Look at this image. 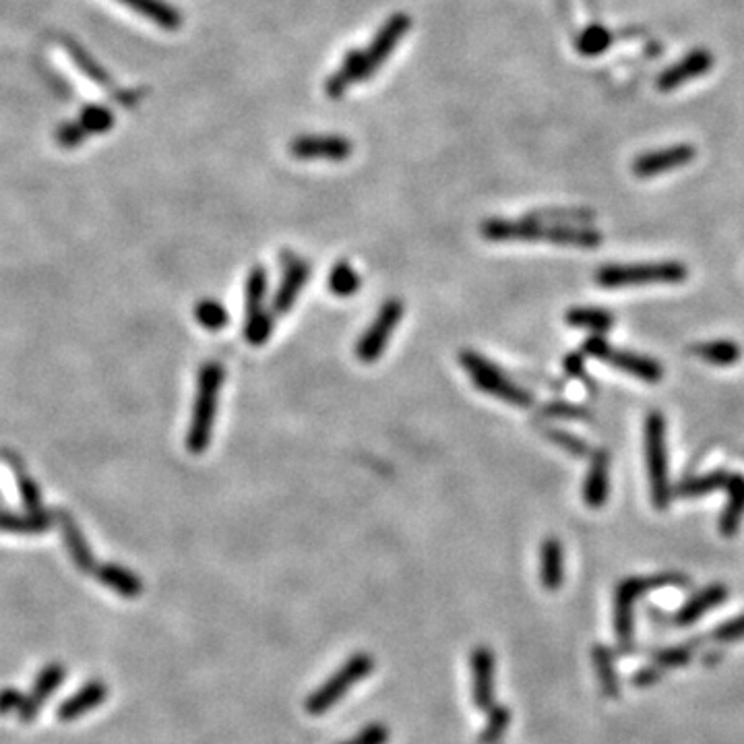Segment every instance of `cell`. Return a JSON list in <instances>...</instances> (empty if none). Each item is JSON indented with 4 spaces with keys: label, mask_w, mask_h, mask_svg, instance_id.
Segmentation results:
<instances>
[{
    "label": "cell",
    "mask_w": 744,
    "mask_h": 744,
    "mask_svg": "<svg viewBox=\"0 0 744 744\" xmlns=\"http://www.w3.org/2000/svg\"><path fill=\"white\" fill-rule=\"evenodd\" d=\"M645 457L651 486V503H654L658 511H664L674 499V494L668 478L666 420L660 412H651L645 418Z\"/></svg>",
    "instance_id": "3"
},
{
    "label": "cell",
    "mask_w": 744,
    "mask_h": 744,
    "mask_svg": "<svg viewBox=\"0 0 744 744\" xmlns=\"http://www.w3.org/2000/svg\"><path fill=\"white\" fill-rule=\"evenodd\" d=\"M19 488H21V496H23V503L29 511H38L40 509V488L38 484L27 478L25 474H19Z\"/></svg>",
    "instance_id": "43"
},
{
    "label": "cell",
    "mask_w": 744,
    "mask_h": 744,
    "mask_svg": "<svg viewBox=\"0 0 744 744\" xmlns=\"http://www.w3.org/2000/svg\"><path fill=\"white\" fill-rule=\"evenodd\" d=\"M695 158H697V149L693 145L689 143L672 145L666 149L639 155V158L633 162V174L639 178L660 176V174H666V172H672V170L691 164Z\"/></svg>",
    "instance_id": "10"
},
{
    "label": "cell",
    "mask_w": 744,
    "mask_h": 744,
    "mask_svg": "<svg viewBox=\"0 0 744 744\" xmlns=\"http://www.w3.org/2000/svg\"><path fill=\"white\" fill-rule=\"evenodd\" d=\"M546 224H565V226H585L594 220L592 211L585 209H542L532 213Z\"/></svg>",
    "instance_id": "36"
},
{
    "label": "cell",
    "mask_w": 744,
    "mask_h": 744,
    "mask_svg": "<svg viewBox=\"0 0 744 744\" xmlns=\"http://www.w3.org/2000/svg\"><path fill=\"white\" fill-rule=\"evenodd\" d=\"M565 581V550L556 538H546L540 546V583L548 592H556Z\"/></svg>",
    "instance_id": "20"
},
{
    "label": "cell",
    "mask_w": 744,
    "mask_h": 744,
    "mask_svg": "<svg viewBox=\"0 0 744 744\" xmlns=\"http://www.w3.org/2000/svg\"><path fill=\"white\" fill-rule=\"evenodd\" d=\"M666 674V670L662 668V666H658V664H651V666H647V668H641V670H637L635 672V676H633V685L635 687H639V689H645V687H654L656 685V682H660L662 680V676Z\"/></svg>",
    "instance_id": "45"
},
{
    "label": "cell",
    "mask_w": 744,
    "mask_h": 744,
    "mask_svg": "<svg viewBox=\"0 0 744 744\" xmlns=\"http://www.w3.org/2000/svg\"><path fill=\"white\" fill-rule=\"evenodd\" d=\"M269 288V273L265 267L255 265L251 273L246 275L244 284V308L246 315H255L265 310V296Z\"/></svg>",
    "instance_id": "27"
},
{
    "label": "cell",
    "mask_w": 744,
    "mask_h": 744,
    "mask_svg": "<svg viewBox=\"0 0 744 744\" xmlns=\"http://www.w3.org/2000/svg\"><path fill=\"white\" fill-rule=\"evenodd\" d=\"M284 263H286V271H284L282 282H279V286L275 290V296H273V302H271V310L275 315H286L288 313V310L296 304L300 292L304 290L308 277H310L308 261L298 259L292 253H284Z\"/></svg>",
    "instance_id": "12"
},
{
    "label": "cell",
    "mask_w": 744,
    "mask_h": 744,
    "mask_svg": "<svg viewBox=\"0 0 744 744\" xmlns=\"http://www.w3.org/2000/svg\"><path fill=\"white\" fill-rule=\"evenodd\" d=\"M60 525H62V536H65L67 550L73 558L75 567L83 573L96 571L98 565H96V561H93V554H91L81 530L77 527V523L67 513H60Z\"/></svg>",
    "instance_id": "25"
},
{
    "label": "cell",
    "mask_w": 744,
    "mask_h": 744,
    "mask_svg": "<svg viewBox=\"0 0 744 744\" xmlns=\"http://www.w3.org/2000/svg\"><path fill=\"white\" fill-rule=\"evenodd\" d=\"M612 42L614 36L610 34V29L604 25H589L577 36L575 48L581 56H600L612 46Z\"/></svg>",
    "instance_id": "31"
},
{
    "label": "cell",
    "mask_w": 744,
    "mask_h": 744,
    "mask_svg": "<svg viewBox=\"0 0 744 744\" xmlns=\"http://www.w3.org/2000/svg\"><path fill=\"white\" fill-rule=\"evenodd\" d=\"M65 676H67V668L58 664V662H52V664H48L40 670V674L36 676L34 687H31V691L25 695L23 705L17 711V718H19L21 724H31V722L38 720L44 703L62 685Z\"/></svg>",
    "instance_id": "11"
},
{
    "label": "cell",
    "mask_w": 744,
    "mask_h": 744,
    "mask_svg": "<svg viewBox=\"0 0 744 744\" xmlns=\"http://www.w3.org/2000/svg\"><path fill=\"white\" fill-rule=\"evenodd\" d=\"M403 319V302L399 298H389L372 321L368 329L356 341V358L364 364H372L385 354V348L397 325Z\"/></svg>",
    "instance_id": "7"
},
{
    "label": "cell",
    "mask_w": 744,
    "mask_h": 744,
    "mask_svg": "<svg viewBox=\"0 0 744 744\" xmlns=\"http://www.w3.org/2000/svg\"><path fill=\"white\" fill-rule=\"evenodd\" d=\"M726 492H728V501L720 517V534L724 538H732L738 532L740 521L744 517V476L730 474Z\"/></svg>",
    "instance_id": "23"
},
{
    "label": "cell",
    "mask_w": 744,
    "mask_h": 744,
    "mask_svg": "<svg viewBox=\"0 0 744 744\" xmlns=\"http://www.w3.org/2000/svg\"><path fill=\"white\" fill-rule=\"evenodd\" d=\"M713 641L718 643H734L744 639V614L728 620V623L720 625L716 631H713Z\"/></svg>",
    "instance_id": "42"
},
{
    "label": "cell",
    "mask_w": 744,
    "mask_h": 744,
    "mask_svg": "<svg viewBox=\"0 0 744 744\" xmlns=\"http://www.w3.org/2000/svg\"><path fill=\"white\" fill-rule=\"evenodd\" d=\"M693 643H685V645H676V647H668V649H662L660 654L656 656V664L662 666L664 670H672V668H682L687 666L693 658Z\"/></svg>",
    "instance_id": "37"
},
{
    "label": "cell",
    "mask_w": 744,
    "mask_h": 744,
    "mask_svg": "<svg viewBox=\"0 0 744 744\" xmlns=\"http://www.w3.org/2000/svg\"><path fill=\"white\" fill-rule=\"evenodd\" d=\"M459 364L472 377L474 387L488 393L490 397L511 403V406H517V408L534 406V395L530 391H525L523 387H519L517 383H513L499 366L492 364L482 354L472 352V350H463L459 354Z\"/></svg>",
    "instance_id": "2"
},
{
    "label": "cell",
    "mask_w": 744,
    "mask_h": 744,
    "mask_svg": "<svg viewBox=\"0 0 744 744\" xmlns=\"http://www.w3.org/2000/svg\"><path fill=\"white\" fill-rule=\"evenodd\" d=\"M362 81H366L364 79V50L352 48L350 52H346L344 58H341L337 71L325 79V93L331 100H339L354 83H362Z\"/></svg>",
    "instance_id": "16"
},
{
    "label": "cell",
    "mask_w": 744,
    "mask_h": 744,
    "mask_svg": "<svg viewBox=\"0 0 744 744\" xmlns=\"http://www.w3.org/2000/svg\"><path fill=\"white\" fill-rule=\"evenodd\" d=\"M195 319L201 327H205L207 331H220L228 325L230 317H228V310L222 302L217 300H211V298H205V300H199L195 304Z\"/></svg>",
    "instance_id": "34"
},
{
    "label": "cell",
    "mask_w": 744,
    "mask_h": 744,
    "mask_svg": "<svg viewBox=\"0 0 744 744\" xmlns=\"http://www.w3.org/2000/svg\"><path fill=\"white\" fill-rule=\"evenodd\" d=\"M695 354L701 356L705 362L718 364V366H732L742 356L738 344H734V341H728V339L705 341V344L695 346Z\"/></svg>",
    "instance_id": "32"
},
{
    "label": "cell",
    "mask_w": 744,
    "mask_h": 744,
    "mask_svg": "<svg viewBox=\"0 0 744 744\" xmlns=\"http://www.w3.org/2000/svg\"><path fill=\"white\" fill-rule=\"evenodd\" d=\"M689 579L678 573H662V575H651V577H631L620 581L616 587L614 600H625L635 604L643 594L654 592L660 587H687Z\"/></svg>",
    "instance_id": "17"
},
{
    "label": "cell",
    "mask_w": 744,
    "mask_h": 744,
    "mask_svg": "<svg viewBox=\"0 0 744 744\" xmlns=\"http://www.w3.org/2000/svg\"><path fill=\"white\" fill-rule=\"evenodd\" d=\"M23 699L25 695L13 687L0 689V716H11V713L17 716V711L23 705Z\"/></svg>",
    "instance_id": "44"
},
{
    "label": "cell",
    "mask_w": 744,
    "mask_h": 744,
    "mask_svg": "<svg viewBox=\"0 0 744 744\" xmlns=\"http://www.w3.org/2000/svg\"><path fill=\"white\" fill-rule=\"evenodd\" d=\"M567 323L577 329H589L594 333H606L614 327V317L604 308H592V306H579L571 308L567 313Z\"/></svg>",
    "instance_id": "29"
},
{
    "label": "cell",
    "mask_w": 744,
    "mask_h": 744,
    "mask_svg": "<svg viewBox=\"0 0 744 744\" xmlns=\"http://www.w3.org/2000/svg\"><path fill=\"white\" fill-rule=\"evenodd\" d=\"M594 658V668L600 680V687L608 699H618L620 697V680L614 664L612 651L606 645H596L592 651Z\"/></svg>",
    "instance_id": "26"
},
{
    "label": "cell",
    "mask_w": 744,
    "mask_h": 744,
    "mask_svg": "<svg viewBox=\"0 0 744 744\" xmlns=\"http://www.w3.org/2000/svg\"><path fill=\"white\" fill-rule=\"evenodd\" d=\"M583 354L587 356H594L618 370L623 372H629V375L645 381V383H658L662 381L664 377V368L660 362L651 360L647 356H639V354H633V352H625V350H616L612 348L608 341L594 333L592 337H587L583 341V348H581Z\"/></svg>",
    "instance_id": "6"
},
{
    "label": "cell",
    "mask_w": 744,
    "mask_h": 744,
    "mask_svg": "<svg viewBox=\"0 0 744 744\" xmlns=\"http://www.w3.org/2000/svg\"><path fill=\"white\" fill-rule=\"evenodd\" d=\"M728 478H730V474L724 472V470L709 472V474H703V476L689 478V480H685V482H680V484L672 490V494L676 496V499H695V496H703V494H707V492L726 488Z\"/></svg>",
    "instance_id": "28"
},
{
    "label": "cell",
    "mask_w": 744,
    "mask_h": 744,
    "mask_svg": "<svg viewBox=\"0 0 744 744\" xmlns=\"http://www.w3.org/2000/svg\"><path fill=\"white\" fill-rule=\"evenodd\" d=\"M387 740H389V728L381 722H375V724H368L358 734H354L352 738L339 744H387Z\"/></svg>",
    "instance_id": "41"
},
{
    "label": "cell",
    "mask_w": 744,
    "mask_h": 744,
    "mask_svg": "<svg viewBox=\"0 0 744 744\" xmlns=\"http://www.w3.org/2000/svg\"><path fill=\"white\" fill-rule=\"evenodd\" d=\"M372 670H375V660H372V656L354 654L331 678H327L313 695H308L304 703L308 716H323V713H327L335 703H339V699L354 685H358L362 678H366Z\"/></svg>",
    "instance_id": "5"
},
{
    "label": "cell",
    "mask_w": 744,
    "mask_h": 744,
    "mask_svg": "<svg viewBox=\"0 0 744 744\" xmlns=\"http://www.w3.org/2000/svg\"><path fill=\"white\" fill-rule=\"evenodd\" d=\"M52 523H54V515L42 509L29 511L23 515L0 513V532H5V534H19V536L44 534Z\"/></svg>",
    "instance_id": "24"
},
{
    "label": "cell",
    "mask_w": 744,
    "mask_h": 744,
    "mask_svg": "<svg viewBox=\"0 0 744 744\" xmlns=\"http://www.w3.org/2000/svg\"><path fill=\"white\" fill-rule=\"evenodd\" d=\"M288 151L294 160L302 162H344L352 158L354 143L341 135H300L290 141Z\"/></svg>",
    "instance_id": "9"
},
{
    "label": "cell",
    "mask_w": 744,
    "mask_h": 744,
    "mask_svg": "<svg viewBox=\"0 0 744 744\" xmlns=\"http://www.w3.org/2000/svg\"><path fill=\"white\" fill-rule=\"evenodd\" d=\"M546 418H565V420H592L589 412L569 401H550L542 408Z\"/></svg>",
    "instance_id": "39"
},
{
    "label": "cell",
    "mask_w": 744,
    "mask_h": 744,
    "mask_svg": "<svg viewBox=\"0 0 744 744\" xmlns=\"http://www.w3.org/2000/svg\"><path fill=\"white\" fill-rule=\"evenodd\" d=\"M412 27V17L408 13H393L383 27L377 31L375 38L364 50V79L368 81L379 69H383L389 56L395 52L399 42L406 38Z\"/></svg>",
    "instance_id": "8"
},
{
    "label": "cell",
    "mask_w": 744,
    "mask_h": 744,
    "mask_svg": "<svg viewBox=\"0 0 744 744\" xmlns=\"http://www.w3.org/2000/svg\"><path fill=\"white\" fill-rule=\"evenodd\" d=\"M511 724V711L507 705H492L488 709V718L484 724V730L478 734L480 744H499L501 738L507 734V728Z\"/></svg>",
    "instance_id": "33"
},
{
    "label": "cell",
    "mask_w": 744,
    "mask_h": 744,
    "mask_svg": "<svg viewBox=\"0 0 744 744\" xmlns=\"http://www.w3.org/2000/svg\"><path fill=\"white\" fill-rule=\"evenodd\" d=\"M226 381V370L222 362L209 360L201 366L197 375V397L193 406L189 434H186V449L193 455L207 451L213 434V424L217 420V406H220V393Z\"/></svg>",
    "instance_id": "1"
},
{
    "label": "cell",
    "mask_w": 744,
    "mask_h": 744,
    "mask_svg": "<svg viewBox=\"0 0 744 744\" xmlns=\"http://www.w3.org/2000/svg\"><path fill=\"white\" fill-rule=\"evenodd\" d=\"M472 701L478 709L488 711L494 705V654L480 645L472 651Z\"/></svg>",
    "instance_id": "14"
},
{
    "label": "cell",
    "mask_w": 744,
    "mask_h": 744,
    "mask_svg": "<svg viewBox=\"0 0 744 744\" xmlns=\"http://www.w3.org/2000/svg\"><path fill=\"white\" fill-rule=\"evenodd\" d=\"M327 288H329L331 294H335L339 298H350V296H354L362 288V279H360L358 271L352 267V263L339 261L329 271Z\"/></svg>",
    "instance_id": "30"
},
{
    "label": "cell",
    "mask_w": 744,
    "mask_h": 744,
    "mask_svg": "<svg viewBox=\"0 0 744 744\" xmlns=\"http://www.w3.org/2000/svg\"><path fill=\"white\" fill-rule=\"evenodd\" d=\"M608 468L610 455L606 449H600L592 455V465L583 484V501L587 507L600 509L608 501Z\"/></svg>",
    "instance_id": "19"
},
{
    "label": "cell",
    "mask_w": 744,
    "mask_h": 744,
    "mask_svg": "<svg viewBox=\"0 0 744 744\" xmlns=\"http://www.w3.org/2000/svg\"><path fill=\"white\" fill-rule=\"evenodd\" d=\"M108 699V685L104 680H89L77 693L58 705L56 716L60 722H75L91 709L100 707Z\"/></svg>",
    "instance_id": "15"
},
{
    "label": "cell",
    "mask_w": 744,
    "mask_h": 744,
    "mask_svg": "<svg viewBox=\"0 0 744 744\" xmlns=\"http://www.w3.org/2000/svg\"><path fill=\"white\" fill-rule=\"evenodd\" d=\"M689 269L678 261L641 263V265H606L598 269L596 282L602 288H629V286H654V284H680L685 282Z\"/></svg>",
    "instance_id": "4"
},
{
    "label": "cell",
    "mask_w": 744,
    "mask_h": 744,
    "mask_svg": "<svg viewBox=\"0 0 744 744\" xmlns=\"http://www.w3.org/2000/svg\"><path fill=\"white\" fill-rule=\"evenodd\" d=\"M271 333H273V315L267 308L261 310V313L244 317V339L251 346L267 344Z\"/></svg>",
    "instance_id": "35"
},
{
    "label": "cell",
    "mask_w": 744,
    "mask_h": 744,
    "mask_svg": "<svg viewBox=\"0 0 744 744\" xmlns=\"http://www.w3.org/2000/svg\"><path fill=\"white\" fill-rule=\"evenodd\" d=\"M713 67V54L707 52L705 48H697L689 52L685 58L674 62L672 67H668L658 79H656V89L658 91H674L689 83L691 79H699L705 73H709Z\"/></svg>",
    "instance_id": "13"
},
{
    "label": "cell",
    "mask_w": 744,
    "mask_h": 744,
    "mask_svg": "<svg viewBox=\"0 0 744 744\" xmlns=\"http://www.w3.org/2000/svg\"><path fill=\"white\" fill-rule=\"evenodd\" d=\"M118 3L133 9L135 13L145 17L147 21L155 23L162 29H168V31L178 29L184 21L180 11L176 7H172L170 3H166V0H118Z\"/></svg>",
    "instance_id": "22"
},
{
    "label": "cell",
    "mask_w": 744,
    "mask_h": 744,
    "mask_svg": "<svg viewBox=\"0 0 744 744\" xmlns=\"http://www.w3.org/2000/svg\"><path fill=\"white\" fill-rule=\"evenodd\" d=\"M544 434H546V437H548L552 443H556L558 447L565 449L567 453H571V455H575V457H585V455H589V445H587L583 439L575 437V434H571V432L558 430V428H544Z\"/></svg>",
    "instance_id": "38"
},
{
    "label": "cell",
    "mask_w": 744,
    "mask_h": 744,
    "mask_svg": "<svg viewBox=\"0 0 744 744\" xmlns=\"http://www.w3.org/2000/svg\"><path fill=\"white\" fill-rule=\"evenodd\" d=\"M563 368L567 372V377L583 383L587 387L589 393L596 391V385L592 383V379H589L587 375V368H585V354L583 352H573V354H567L565 360H563Z\"/></svg>",
    "instance_id": "40"
},
{
    "label": "cell",
    "mask_w": 744,
    "mask_h": 744,
    "mask_svg": "<svg viewBox=\"0 0 744 744\" xmlns=\"http://www.w3.org/2000/svg\"><path fill=\"white\" fill-rule=\"evenodd\" d=\"M96 579L106 585L108 589H112V592H116L118 596L127 598V600H135L143 594V581L137 573L124 569L120 565H114V563H104V565H98L96 567Z\"/></svg>",
    "instance_id": "21"
},
{
    "label": "cell",
    "mask_w": 744,
    "mask_h": 744,
    "mask_svg": "<svg viewBox=\"0 0 744 744\" xmlns=\"http://www.w3.org/2000/svg\"><path fill=\"white\" fill-rule=\"evenodd\" d=\"M726 598H728V587L722 583H711L705 589H701L699 594H695L691 600L685 602V606L674 614V623L680 627H689L697 623L699 618H703L705 612L720 606Z\"/></svg>",
    "instance_id": "18"
}]
</instances>
